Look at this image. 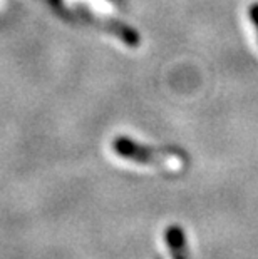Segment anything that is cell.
Instances as JSON below:
<instances>
[{"instance_id":"2","label":"cell","mask_w":258,"mask_h":259,"mask_svg":"<svg viewBox=\"0 0 258 259\" xmlns=\"http://www.w3.org/2000/svg\"><path fill=\"white\" fill-rule=\"evenodd\" d=\"M166 244L171 259H190L188 247H186L185 233L178 226H171L166 231Z\"/></svg>"},{"instance_id":"1","label":"cell","mask_w":258,"mask_h":259,"mask_svg":"<svg viewBox=\"0 0 258 259\" xmlns=\"http://www.w3.org/2000/svg\"><path fill=\"white\" fill-rule=\"evenodd\" d=\"M114 151L119 157L129 159L142 166H155L166 170H179L186 164V159L181 152L173 151V149L141 146L128 137H118L114 141Z\"/></svg>"},{"instance_id":"3","label":"cell","mask_w":258,"mask_h":259,"mask_svg":"<svg viewBox=\"0 0 258 259\" xmlns=\"http://www.w3.org/2000/svg\"><path fill=\"white\" fill-rule=\"evenodd\" d=\"M248 15H250L251 24H253V27L256 29V34H258V2H253V4L250 5V9H248Z\"/></svg>"}]
</instances>
